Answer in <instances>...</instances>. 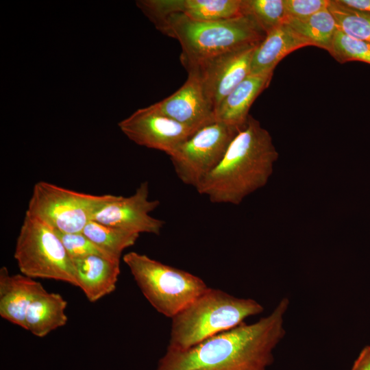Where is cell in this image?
<instances>
[{"instance_id": "cell-7", "label": "cell", "mask_w": 370, "mask_h": 370, "mask_svg": "<svg viewBox=\"0 0 370 370\" xmlns=\"http://www.w3.org/2000/svg\"><path fill=\"white\" fill-rule=\"evenodd\" d=\"M116 195H94L40 181L34 186L26 211L56 230L82 232L93 216Z\"/></svg>"}, {"instance_id": "cell-13", "label": "cell", "mask_w": 370, "mask_h": 370, "mask_svg": "<svg viewBox=\"0 0 370 370\" xmlns=\"http://www.w3.org/2000/svg\"><path fill=\"white\" fill-rule=\"evenodd\" d=\"M155 111L184 125L198 129L215 120L199 81L188 75L185 83L173 94L149 106Z\"/></svg>"}, {"instance_id": "cell-10", "label": "cell", "mask_w": 370, "mask_h": 370, "mask_svg": "<svg viewBox=\"0 0 370 370\" xmlns=\"http://www.w3.org/2000/svg\"><path fill=\"white\" fill-rule=\"evenodd\" d=\"M118 125L136 144L169 156L197 130L162 114L150 106L137 110Z\"/></svg>"}, {"instance_id": "cell-24", "label": "cell", "mask_w": 370, "mask_h": 370, "mask_svg": "<svg viewBox=\"0 0 370 370\" xmlns=\"http://www.w3.org/2000/svg\"><path fill=\"white\" fill-rule=\"evenodd\" d=\"M55 231L72 260L92 255L116 259L98 247L83 232L64 233L56 230Z\"/></svg>"}, {"instance_id": "cell-22", "label": "cell", "mask_w": 370, "mask_h": 370, "mask_svg": "<svg viewBox=\"0 0 370 370\" xmlns=\"http://www.w3.org/2000/svg\"><path fill=\"white\" fill-rule=\"evenodd\" d=\"M243 14L252 18L267 34L285 23L284 0H243Z\"/></svg>"}, {"instance_id": "cell-20", "label": "cell", "mask_w": 370, "mask_h": 370, "mask_svg": "<svg viewBox=\"0 0 370 370\" xmlns=\"http://www.w3.org/2000/svg\"><path fill=\"white\" fill-rule=\"evenodd\" d=\"M112 257L119 259L122 252L134 245L140 234L90 220L82 232Z\"/></svg>"}, {"instance_id": "cell-2", "label": "cell", "mask_w": 370, "mask_h": 370, "mask_svg": "<svg viewBox=\"0 0 370 370\" xmlns=\"http://www.w3.org/2000/svg\"><path fill=\"white\" fill-rule=\"evenodd\" d=\"M278 157L269 132L249 115L219 164L196 190L212 203L238 205L267 184Z\"/></svg>"}, {"instance_id": "cell-12", "label": "cell", "mask_w": 370, "mask_h": 370, "mask_svg": "<svg viewBox=\"0 0 370 370\" xmlns=\"http://www.w3.org/2000/svg\"><path fill=\"white\" fill-rule=\"evenodd\" d=\"M136 5L151 21L179 13L197 21H216L243 16V0H139Z\"/></svg>"}, {"instance_id": "cell-19", "label": "cell", "mask_w": 370, "mask_h": 370, "mask_svg": "<svg viewBox=\"0 0 370 370\" xmlns=\"http://www.w3.org/2000/svg\"><path fill=\"white\" fill-rule=\"evenodd\" d=\"M285 23L308 40L312 46L328 51L338 29L336 21L328 8L306 18L286 17Z\"/></svg>"}, {"instance_id": "cell-5", "label": "cell", "mask_w": 370, "mask_h": 370, "mask_svg": "<svg viewBox=\"0 0 370 370\" xmlns=\"http://www.w3.org/2000/svg\"><path fill=\"white\" fill-rule=\"evenodd\" d=\"M123 260L149 303L170 319L209 288L199 277L145 254L130 251Z\"/></svg>"}, {"instance_id": "cell-6", "label": "cell", "mask_w": 370, "mask_h": 370, "mask_svg": "<svg viewBox=\"0 0 370 370\" xmlns=\"http://www.w3.org/2000/svg\"><path fill=\"white\" fill-rule=\"evenodd\" d=\"M14 258L21 273L79 287L75 267L55 230L25 212Z\"/></svg>"}, {"instance_id": "cell-27", "label": "cell", "mask_w": 370, "mask_h": 370, "mask_svg": "<svg viewBox=\"0 0 370 370\" xmlns=\"http://www.w3.org/2000/svg\"><path fill=\"white\" fill-rule=\"evenodd\" d=\"M347 7L370 14V0H339Z\"/></svg>"}, {"instance_id": "cell-11", "label": "cell", "mask_w": 370, "mask_h": 370, "mask_svg": "<svg viewBox=\"0 0 370 370\" xmlns=\"http://www.w3.org/2000/svg\"><path fill=\"white\" fill-rule=\"evenodd\" d=\"M160 205L157 199L149 198V184L144 182L129 196L116 195L102 207L92 220L130 232L158 235L164 221L151 217L149 213Z\"/></svg>"}, {"instance_id": "cell-9", "label": "cell", "mask_w": 370, "mask_h": 370, "mask_svg": "<svg viewBox=\"0 0 370 370\" xmlns=\"http://www.w3.org/2000/svg\"><path fill=\"white\" fill-rule=\"evenodd\" d=\"M257 45L183 64L188 75L200 83L214 114L223 99L250 74L251 58Z\"/></svg>"}, {"instance_id": "cell-1", "label": "cell", "mask_w": 370, "mask_h": 370, "mask_svg": "<svg viewBox=\"0 0 370 370\" xmlns=\"http://www.w3.org/2000/svg\"><path fill=\"white\" fill-rule=\"evenodd\" d=\"M290 303L283 297L256 322H244L188 349L166 348L155 370H268L274 362V350L286 334Z\"/></svg>"}, {"instance_id": "cell-17", "label": "cell", "mask_w": 370, "mask_h": 370, "mask_svg": "<svg viewBox=\"0 0 370 370\" xmlns=\"http://www.w3.org/2000/svg\"><path fill=\"white\" fill-rule=\"evenodd\" d=\"M273 75L249 74L223 99L215 112V119L238 130L243 128L252 103L269 86Z\"/></svg>"}, {"instance_id": "cell-21", "label": "cell", "mask_w": 370, "mask_h": 370, "mask_svg": "<svg viewBox=\"0 0 370 370\" xmlns=\"http://www.w3.org/2000/svg\"><path fill=\"white\" fill-rule=\"evenodd\" d=\"M328 9L341 31L370 42V14L347 7L339 0H330Z\"/></svg>"}, {"instance_id": "cell-23", "label": "cell", "mask_w": 370, "mask_h": 370, "mask_svg": "<svg viewBox=\"0 0 370 370\" xmlns=\"http://www.w3.org/2000/svg\"><path fill=\"white\" fill-rule=\"evenodd\" d=\"M328 52L341 64L361 61L370 64V42L348 36L338 28Z\"/></svg>"}, {"instance_id": "cell-18", "label": "cell", "mask_w": 370, "mask_h": 370, "mask_svg": "<svg viewBox=\"0 0 370 370\" xmlns=\"http://www.w3.org/2000/svg\"><path fill=\"white\" fill-rule=\"evenodd\" d=\"M67 301L57 293L46 289L39 293L29 305L25 317V330L37 337H45L65 325Z\"/></svg>"}, {"instance_id": "cell-4", "label": "cell", "mask_w": 370, "mask_h": 370, "mask_svg": "<svg viewBox=\"0 0 370 370\" xmlns=\"http://www.w3.org/2000/svg\"><path fill=\"white\" fill-rule=\"evenodd\" d=\"M263 311L264 306L254 299L237 297L209 287L171 318L167 348L188 349Z\"/></svg>"}, {"instance_id": "cell-14", "label": "cell", "mask_w": 370, "mask_h": 370, "mask_svg": "<svg viewBox=\"0 0 370 370\" xmlns=\"http://www.w3.org/2000/svg\"><path fill=\"white\" fill-rule=\"evenodd\" d=\"M45 290L42 284L22 273L12 275L0 269V316L25 330L27 309L34 299Z\"/></svg>"}, {"instance_id": "cell-8", "label": "cell", "mask_w": 370, "mask_h": 370, "mask_svg": "<svg viewBox=\"0 0 370 370\" xmlns=\"http://www.w3.org/2000/svg\"><path fill=\"white\" fill-rule=\"evenodd\" d=\"M238 131L216 119L197 129L169 156L178 178L196 189L219 164Z\"/></svg>"}, {"instance_id": "cell-15", "label": "cell", "mask_w": 370, "mask_h": 370, "mask_svg": "<svg viewBox=\"0 0 370 370\" xmlns=\"http://www.w3.org/2000/svg\"><path fill=\"white\" fill-rule=\"evenodd\" d=\"M73 261L79 288L89 301L96 302L115 291L120 274V260L92 255Z\"/></svg>"}, {"instance_id": "cell-26", "label": "cell", "mask_w": 370, "mask_h": 370, "mask_svg": "<svg viewBox=\"0 0 370 370\" xmlns=\"http://www.w3.org/2000/svg\"><path fill=\"white\" fill-rule=\"evenodd\" d=\"M351 370H370V345L365 346L360 351Z\"/></svg>"}, {"instance_id": "cell-25", "label": "cell", "mask_w": 370, "mask_h": 370, "mask_svg": "<svg viewBox=\"0 0 370 370\" xmlns=\"http://www.w3.org/2000/svg\"><path fill=\"white\" fill-rule=\"evenodd\" d=\"M330 0H284L286 17L302 18L328 8Z\"/></svg>"}, {"instance_id": "cell-3", "label": "cell", "mask_w": 370, "mask_h": 370, "mask_svg": "<svg viewBox=\"0 0 370 370\" xmlns=\"http://www.w3.org/2000/svg\"><path fill=\"white\" fill-rule=\"evenodd\" d=\"M151 22L158 30L180 43L182 65L257 45L266 36L247 15L222 21H197L182 14L173 13Z\"/></svg>"}, {"instance_id": "cell-16", "label": "cell", "mask_w": 370, "mask_h": 370, "mask_svg": "<svg viewBox=\"0 0 370 370\" xmlns=\"http://www.w3.org/2000/svg\"><path fill=\"white\" fill-rule=\"evenodd\" d=\"M312 46L286 23L266 34L256 47L251 61L250 74L273 73L276 65L288 54L298 49Z\"/></svg>"}]
</instances>
